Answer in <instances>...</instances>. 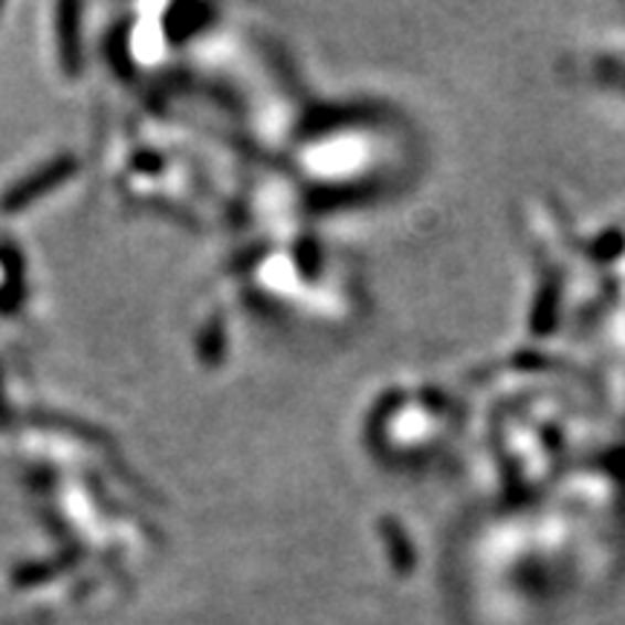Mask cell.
Listing matches in <instances>:
<instances>
[{"instance_id": "6da1fadb", "label": "cell", "mask_w": 625, "mask_h": 625, "mask_svg": "<svg viewBox=\"0 0 625 625\" xmlns=\"http://www.w3.org/2000/svg\"><path fill=\"white\" fill-rule=\"evenodd\" d=\"M73 171H76V160H73V157H62V160L50 162V166L39 168L32 177L12 186V189L3 194V200H0V206H3V212H21L23 206H30L32 200H39L41 194H46V191H53L59 183H64Z\"/></svg>"}, {"instance_id": "7a4b0ae2", "label": "cell", "mask_w": 625, "mask_h": 625, "mask_svg": "<svg viewBox=\"0 0 625 625\" xmlns=\"http://www.w3.org/2000/svg\"><path fill=\"white\" fill-rule=\"evenodd\" d=\"M59 35H62V62L67 73L76 76L82 64V50H78V7L59 9Z\"/></svg>"}]
</instances>
